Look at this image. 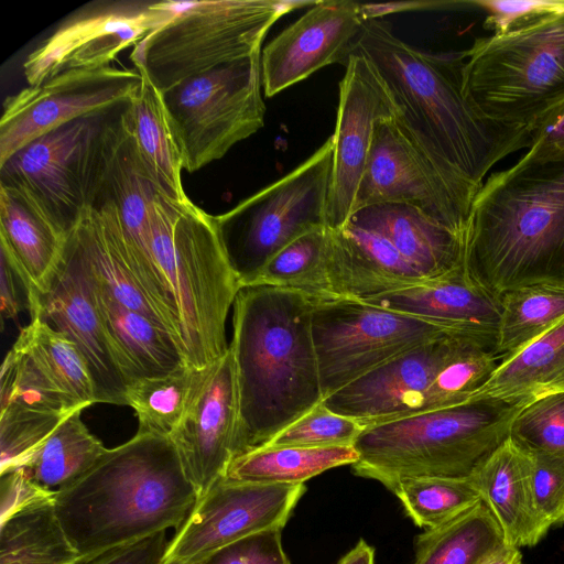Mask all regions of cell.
Wrapping results in <instances>:
<instances>
[{
	"label": "cell",
	"mask_w": 564,
	"mask_h": 564,
	"mask_svg": "<svg viewBox=\"0 0 564 564\" xmlns=\"http://www.w3.org/2000/svg\"><path fill=\"white\" fill-rule=\"evenodd\" d=\"M352 52L365 55L380 74L399 129L454 185L477 194L498 162L528 149V129L489 119L466 97L464 51H421L375 18L366 21Z\"/></svg>",
	"instance_id": "6da1fadb"
},
{
	"label": "cell",
	"mask_w": 564,
	"mask_h": 564,
	"mask_svg": "<svg viewBox=\"0 0 564 564\" xmlns=\"http://www.w3.org/2000/svg\"><path fill=\"white\" fill-rule=\"evenodd\" d=\"M314 305L305 294L278 286L238 291L229 344L238 397L234 458L263 447L323 401Z\"/></svg>",
	"instance_id": "7a4b0ae2"
},
{
	"label": "cell",
	"mask_w": 564,
	"mask_h": 564,
	"mask_svg": "<svg viewBox=\"0 0 564 564\" xmlns=\"http://www.w3.org/2000/svg\"><path fill=\"white\" fill-rule=\"evenodd\" d=\"M197 501L171 438L139 432L108 448L80 479L54 495L57 517L79 560L178 530Z\"/></svg>",
	"instance_id": "3957f363"
},
{
	"label": "cell",
	"mask_w": 564,
	"mask_h": 564,
	"mask_svg": "<svg viewBox=\"0 0 564 564\" xmlns=\"http://www.w3.org/2000/svg\"><path fill=\"white\" fill-rule=\"evenodd\" d=\"M465 273L499 296L564 286V161L514 163L485 180L470 208Z\"/></svg>",
	"instance_id": "277c9868"
},
{
	"label": "cell",
	"mask_w": 564,
	"mask_h": 564,
	"mask_svg": "<svg viewBox=\"0 0 564 564\" xmlns=\"http://www.w3.org/2000/svg\"><path fill=\"white\" fill-rule=\"evenodd\" d=\"M149 224L177 345L187 365L205 368L229 349L226 319L240 290L215 216L191 199L177 202L156 192Z\"/></svg>",
	"instance_id": "5b68a950"
},
{
	"label": "cell",
	"mask_w": 564,
	"mask_h": 564,
	"mask_svg": "<svg viewBox=\"0 0 564 564\" xmlns=\"http://www.w3.org/2000/svg\"><path fill=\"white\" fill-rule=\"evenodd\" d=\"M528 399L474 398L365 426L352 446L355 475L391 492L406 478L469 477L508 438Z\"/></svg>",
	"instance_id": "8992f818"
},
{
	"label": "cell",
	"mask_w": 564,
	"mask_h": 564,
	"mask_svg": "<svg viewBox=\"0 0 564 564\" xmlns=\"http://www.w3.org/2000/svg\"><path fill=\"white\" fill-rule=\"evenodd\" d=\"M315 1H172L171 14L130 54L134 68L162 93L219 66L261 52L270 28Z\"/></svg>",
	"instance_id": "52a82bcc"
},
{
	"label": "cell",
	"mask_w": 564,
	"mask_h": 564,
	"mask_svg": "<svg viewBox=\"0 0 564 564\" xmlns=\"http://www.w3.org/2000/svg\"><path fill=\"white\" fill-rule=\"evenodd\" d=\"M464 56L466 97L489 119L529 130L564 96V12L477 37Z\"/></svg>",
	"instance_id": "ba28073f"
},
{
	"label": "cell",
	"mask_w": 564,
	"mask_h": 564,
	"mask_svg": "<svg viewBox=\"0 0 564 564\" xmlns=\"http://www.w3.org/2000/svg\"><path fill=\"white\" fill-rule=\"evenodd\" d=\"M329 137L306 161L230 210L215 216L219 238L240 288L300 236L326 226L333 171Z\"/></svg>",
	"instance_id": "9c48e42d"
},
{
	"label": "cell",
	"mask_w": 564,
	"mask_h": 564,
	"mask_svg": "<svg viewBox=\"0 0 564 564\" xmlns=\"http://www.w3.org/2000/svg\"><path fill=\"white\" fill-rule=\"evenodd\" d=\"M261 52L191 77L162 93L184 170L221 159L263 127Z\"/></svg>",
	"instance_id": "30bf717a"
},
{
	"label": "cell",
	"mask_w": 564,
	"mask_h": 564,
	"mask_svg": "<svg viewBox=\"0 0 564 564\" xmlns=\"http://www.w3.org/2000/svg\"><path fill=\"white\" fill-rule=\"evenodd\" d=\"M312 335L324 399L408 350L458 336L431 321L350 299L315 302Z\"/></svg>",
	"instance_id": "8fae6325"
},
{
	"label": "cell",
	"mask_w": 564,
	"mask_h": 564,
	"mask_svg": "<svg viewBox=\"0 0 564 564\" xmlns=\"http://www.w3.org/2000/svg\"><path fill=\"white\" fill-rule=\"evenodd\" d=\"M113 110L34 139L0 165V182L29 189L68 235L90 206L100 134Z\"/></svg>",
	"instance_id": "7c38bea8"
},
{
	"label": "cell",
	"mask_w": 564,
	"mask_h": 564,
	"mask_svg": "<svg viewBox=\"0 0 564 564\" xmlns=\"http://www.w3.org/2000/svg\"><path fill=\"white\" fill-rule=\"evenodd\" d=\"M141 80L135 68L70 69L8 96L0 119V165L59 126L126 105Z\"/></svg>",
	"instance_id": "4fadbf2b"
},
{
	"label": "cell",
	"mask_w": 564,
	"mask_h": 564,
	"mask_svg": "<svg viewBox=\"0 0 564 564\" xmlns=\"http://www.w3.org/2000/svg\"><path fill=\"white\" fill-rule=\"evenodd\" d=\"M475 196L445 178L389 118L376 124L351 214L377 204H408L466 235Z\"/></svg>",
	"instance_id": "5bb4252c"
},
{
	"label": "cell",
	"mask_w": 564,
	"mask_h": 564,
	"mask_svg": "<svg viewBox=\"0 0 564 564\" xmlns=\"http://www.w3.org/2000/svg\"><path fill=\"white\" fill-rule=\"evenodd\" d=\"M171 14L170 0L110 1L88 6L64 20L22 64L29 85L58 73L109 66Z\"/></svg>",
	"instance_id": "9a60e30c"
},
{
	"label": "cell",
	"mask_w": 564,
	"mask_h": 564,
	"mask_svg": "<svg viewBox=\"0 0 564 564\" xmlns=\"http://www.w3.org/2000/svg\"><path fill=\"white\" fill-rule=\"evenodd\" d=\"M304 484H258L219 479L202 498L170 541L164 560L196 564L246 535L283 529ZM163 560V561H164Z\"/></svg>",
	"instance_id": "2e32d148"
},
{
	"label": "cell",
	"mask_w": 564,
	"mask_h": 564,
	"mask_svg": "<svg viewBox=\"0 0 564 564\" xmlns=\"http://www.w3.org/2000/svg\"><path fill=\"white\" fill-rule=\"evenodd\" d=\"M123 106L110 113L100 134L90 206L101 200L116 205L133 278L153 307L163 313L167 300L151 253L149 224L151 205L159 191L135 154L122 119Z\"/></svg>",
	"instance_id": "e0dca14e"
},
{
	"label": "cell",
	"mask_w": 564,
	"mask_h": 564,
	"mask_svg": "<svg viewBox=\"0 0 564 564\" xmlns=\"http://www.w3.org/2000/svg\"><path fill=\"white\" fill-rule=\"evenodd\" d=\"M339 84V104L334 139L333 171L326 209V226L341 228L349 219L364 173L376 124L393 118L394 106L373 64L352 52Z\"/></svg>",
	"instance_id": "ac0fdd59"
},
{
	"label": "cell",
	"mask_w": 564,
	"mask_h": 564,
	"mask_svg": "<svg viewBox=\"0 0 564 564\" xmlns=\"http://www.w3.org/2000/svg\"><path fill=\"white\" fill-rule=\"evenodd\" d=\"M35 317H41L76 344L94 378L98 403L127 405L128 381L107 337L97 304L94 273L73 232L68 234L63 260L48 292L41 299Z\"/></svg>",
	"instance_id": "d6986e66"
},
{
	"label": "cell",
	"mask_w": 564,
	"mask_h": 564,
	"mask_svg": "<svg viewBox=\"0 0 564 564\" xmlns=\"http://www.w3.org/2000/svg\"><path fill=\"white\" fill-rule=\"evenodd\" d=\"M238 424L235 364L230 349L198 370L185 414L170 436L202 498L234 459Z\"/></svg>",
	"instance_id": "ffe728a7"
},
{
	"label": "cell",
	"mask_w": 564,
	"mask_h": 564,
	"mask_svg": "<svg viewBox=\"0 0 564 564\" xmlns=\"http://www.w3.org/2000/svg\"><path fill=\"white\" fill-rule=\"evenodd\" d=\"M367 20L356 1H315L261 51L264 95L273 97L327 65H345Z\"/></svg>",
	"instance_id": "44dd1931"
},
{
	"label": "cell",
	"mask_w": 564,
	"mask_h": 564,
	"mask_svg": "<svg viewBox=\"0 0 564 564\" xmlns=\"http://www.w3.org/2000/svg\"><path fill=\"white\" fill-rule=\"evenodd\" d=\"M469 346L480 347L458 336L436 338L394 357L322 402L364 427L411 415L440 370Z\"/></svg>",
	"instance_id": "7402d4cb"
},
{
	"label": "cell",
	"mask_w": 564,
	"mask_h": 564,
	"mask_svg": "<svg viewBox=\"0 0 564 564\" xmlns=\"http://www.w3.org/2000/svg\"><path fill=\"white\" fill-rule=\"evenodd\" d=\"M67 237L29 189L0 182V250L29 289L31 318L61 265Z\"/></svg>",
	"instance_id": "603a6c76"
},
{
	"label": "cell",
	"mask_w": 564,
	"mask_h": 564,
	"mask_svg": "<svg viewBox=\"0 0 564 564\" xmlns=\"http://www.w3.org/2000/svg\"><path fill=\"white\" fill-rule=\"evenodd\" d=\"M365 302L436 323L496 355L500 296L473 282L465 272Z\"/></svg>",
	"instance_id": "cb8c5ba5"
},
{
	"label": "cell",
	"mask_w": 564,
	"mask_h": 564,
	"mask_svg": "<svg viewBox=\"0 0 564 564\" xmlns=\"http://www.w3.org/2000/svg\"><path fill=\"white\" fill-rule=\"evenodd\" d=\"M327 275L336 299L359 301L430 282L383 236L348 221L329 229Z\"/></svg>",
	"instance_id": "d4e9b609"
},
{
	"label": "cell",
	"mask_w": 564,
	"mask_h": 564,
	"mask_svg": "<svg viewBox=\"0 0 564 564\" xmlns=\"http://www.w3.org/2000/svg\"><path fill=\"white\" fill-rule=\"evenodd\" d=\"M348 223L383 236L427 281L465 272L466 235L436 223L408 204H377L352 213Z\"/></svg>",
	"instance_id": "484cf974"
},
{
	"label": "cell",
	"mask_w": 564,
	"mask_h": 564,
	"mask_svg": "<svg viewBox=\"0 0 564 564\" xmlns=\"http://www.w3.org/2000/svg\"><path fill=\"white\" fill-rule=\"evenodd\" d=\"M498 521L505 544L532 547L549 532L532 491V459L509 438L469 476Z\"/></svg>",
	"instance_id": "4316f807"
},
{
	"label": "cell",
	"mask_w": 564,
	"mask_h": 564,
	"mask_svg": "<svg viewBox=\"0 0 564 564\" xmlns=\"http://www.w3.org/2000/svg\"><path fill=\"white\" fill-rule=\"evenodd\" d=\"M94 280L107 337L128 384L139 378L167 375L187 364L165 328L121 305L101 285L95 273Z\"/></svg>",
	"instance_id": "83f0119b"
},
{
	"label": "cell",
	"mask_w": 564,
	"mask_h": 564,
	"mask_svg": "<svg viewBox=\"0 0 564 564\" xmlns=\"http://www.w3.org/2000/svg\"><path fill=\"white\" fill-rule=\"evenodd\" d=\"M141 77L139 89L122 108V119L141 166L154 187L167 198L185 202L189 198L182 183L184 160L163 94L145 75Z\"/></svg>",
	"instance_id": "f1b7e54d"
},
{
	"label": "cell",
	"mask_w": 564,
	"mask_h": 564,
	"mask_svg": "<svg viewBox=\"0 0 564 564\" xmlns=\"http://www.w3.org/2000/svg\"><path fill=\"white\" fill-rule=\"evenodd\" d=\"M564 391V319L500 361L474 398L528 399Z\"/></svg>",
	"instance_id": "f546056e"
},
{
	"label": "cell",
	"mask_w": 564,
	"mask_h": 564,
	"mask_svg": "<svg viewBox=\"0 0 564 564\" xmlns=\"http://www.w3.org/2000/svg\"><path fill=\"white\" fill-rule=\"evenodd\" d=\"M84 409L65 419L20 466L42 490L55 495L80 479L108 448L82 420Z\"/></svg>",
	"instance_id": "4dcf8cb0"
},
{
	"label": "cell",
	"mask_w": 564,
	"mask_h": 564,
	"mask_svg": "<svg viewBox=\"0 0 564 564\" xmlns=\"http://www.w3.org/2000/svg\"><path fill=\"white\" fill-rule=\"evenodd\" d=\"M79 555L57 517L54 496L0 520V564H76Z\"/></svg>",
	"instance_id": "1f68e13d"
},
{
	"label": "cell",
	"mask_w": 564,
	"mask_h": 564,
	"mask_svg": "<svg viewBox=\"0 0 564 564\" xmlns=\"http://www.w3.org/2000/svg\"><path fill=\"white\" fill-rule=\"evenodd\" d=\"M506 546L498 521L480 501L455 519L419 534L412 564H481Z\"/></svg>",
	"instance_id": "d6a6232c"
},
{
	"label": "cell",
	"mask_w": 564,
	"mask_h": 564,
	"mask_svg": "<svg viewBox=\"0 0 564 564\" xmlns=\"http://www.w3.org/2000/svg\"><path fill=\"white\" fill-rule=\"evenodd\" d=\"M354 446L270 447L263 446L234 458L224 479L258 484H304L328 469L352 465Z\"/></svg>",
	"instance_id": "836d02e7"
},
{
	"label": "cell",
	"mask_w": 564,
	"mask_h": 564,
	"mask_svg": "<svg viewBox=\"0 0 564 564\" xmlns=\"http://www.w3.org/2000/svg\"><path fill=\"white\" fill-rule=\"evenodd\" d=\"M500 326L496 355L500 361L564 319V286L532 284L500 294Z\"/></svg>",
	"instance_id": "e575fe53"
},
{
	"label": "cell",
	"mask_w": 564,
	"mask_h": 564,
	"mask_svg": "<svg viewBox=\"0 0 564 564\" xmlns=\"http://www.w3.org/2000/svg\"><path fill=\"white\" fill-rule=\"evenodd\" d=\"M45 369L56 384L77 404L98 403L88 364L66 335L41 317L32 318L15 340Z\"/></svg>",
	"instance_id": "d590c367"
},
{
	"label": "cell",
	"mask_w": 564,
	"mask_h": 564,
	"mask_svg": "<svg viewBox=\"0 0 564 564\" xmlns=\"http://www.w3.org/2000/svg\"><path fill=\"white\" fill-rule=\"evenodd\" d=\"M329 228L311 230L279 251L252 284L294 290L314 302L337 300L327 275Z\"/></svg>",
	"instance_id": "8d00e7d4"
},
{
	"label": "cell",
	"mask_w": 564,
	"mask_h": 564,
	"mask_svg": "<svg viewBox=\"0 0 564 564\" xmlns=\"http://www.w3.org/2000/svg\"><path fill=\"white\" fill-rule=\"evenodd\" d=\"M198 370L186 364L164 376L131 381L126 402L135 412L137 432L170 437L188 406Z\"/></svg>",
	"instance_id": "74e56055"
},
{
	"label": "cell",
	"mask_w": 564,
	"mask_h": 564,
	"mask_svg": "<svg viewBox=\"0 0 564 564\" xmlns=\"http://www.w3.org/2000/svg\"><path fill=\"white\" fill-rule=\"evenodd\" d=\"M392 492L412 521L425 530L455 519L481 501L470 477L406 478Z\"/></svg>",
	"instance_id": "f35d334b"
},
{
	"label": "cell",
	"mask_w": 564,
	"mask_h": 564,
	"mask_svg": "<svg viewBox=\"0 0 564 564\" xmlns=\"http://www.w3.org/2000/svg\"><path fill=\"white\" fill-rule=\"evenodd\" d=\"M8 406L46 412L87 409L70 399L18 343L7 352L1 366L0 410Z\"/></svg>",
	"instance_id": "ab89813d"
},
{
	"label": "cell",
	"mask_w": 564,
	"mask_h": 564,
	"mask_svg": "<svg viewBox=\"0 0 564 564\" xmlns=\"http://www.w3.org/2000/svg\"><path fill=\"white\" fill-rule=\"evenodd\" d=\"M499 364L500 359L491 351L477 346L465 348L440 370L413 414L469 400L488 381Z\"/></svg>",
	"instance_id": "60d3db41"
},
{
	"label": "cell",
	"mask_w": 564,
	"mask_h": 564,
	"mask_svg": "<svg viewBox=\"0 0 564 564\" xmlns=\"http://www.w3.org/2000/svg\"><path fill=\"white\" fill-rule=\"evenodd\" d=\"M75 411L46 412L20 406L1 409L0 473L23 464L55 429Z\"/></svg>",
	"instance_id": "b9f144b4"
},
{
	"label": "cell",
	"mask_w": 564,
	"mask_h": 564,
	"mask_svg": "<svg viewBox=\"0 0 564 564\" xmlns=\"http://www.w3.org/2000/svg\"><path fill=\"white\" fill-rule=\"evenodd\" d=\"M509 440L528 454L564 455V391L525 404L511 423Z\"/></svg>",
	"instance_id": "7bdbcfd3"
},
{
	"label": "cell",
	"mask_w": 564,
	"mask_h": 564,
	"mask_svg": "<svg viewBox=\"0 0 564 564\" xmlns=\"http://www.w3.org/2000/svg\"><path fill=\"white\" fill-rule=\"evenodd\" d=\"M365 427L351 417L328 410L323 402L289 425L267 445L270 447L352 446Z\"/></svg>",
	"instance_id": "ee69618b"
},
{
	"label": "cell",
	"mask_w": 564,
	"mask_h": 564,
	"mask_svg": "<svg viewBox=\"0 0 564 564\" xmlns=\"http://www.w3.org/2000/svg\"><path fill=\"white\" fill-rule=\"evenodd\" d=\"M536 512L546 528L564 524V455L530 454Z\"/></svg>",
	"instance_id": "f6af8a7d"
},
{
	"label": "cell",
	"mask_w": 564,
	"mask_h": 564,
	"mask_svg": "<svg viewBox=\"0 0 564 564\" xmlns=\"http://www.w3.org/2000/svg\"><path fill=\"white\" fill-rule=\"evenodd\" d=\"M468 4L486 12L484 28L492 34H503L564 12V0H473Z\"/></svg>",
	"instance_id": "bcb514c9"
},
{
	"label": "cell",
	"mask_w": 564,
	"mask_h": 564,
	"mask_svg": "<svg viewBox=\"0 0 564 564\" xmlns=\"http://www.w3.org/2000/svg\"><path fill=\"white\" fill-rule=\"evenodd\" d=\"M196 564H290L282 547L281 529L262 530L236 540Z\"/></svg>",
	"instance_id": "7dc6e473"
},
{
	"label": "cell",
	"mask_w": 564,
	"mask_h": 564,
	"mask_svg": "<svg viewBox=\"0 0 564 564\" xmlns=\"http://www.w3.org/2000/svg\"><path fill=\"white\" fill-rule=\"evenodd\" d=\"M530 141L518 165L564 161V96L529 128Z\"/></svg>",
	"instance_id": "c3c4849f"
},
{
	"label": "cell",
	"mask_w": 564,
	"mask_h": 564,
	"mask_svg": "<svg viewBox=\"0 0 564 564\" xmlns=\"http://www.w3.org/2000/svg\"><path fill=\"white\" fill-rule=\"evenodd\" d=\"M169 544L165 531H160L96 556L79 560L76 564H161Z\"/></svg>",
	"instance_id": "681fc988"
},
{
	"label": "cell",
	"mask_w": 564,
	"mask_h": 564,
	"mask_svg": "<svg viewBox=\"0 0 564 564\" xmlns=\"http://www.w3.org/2000/svg\"><path fill=\"white\" fill-rule=\"evenodd\" d=\"M0 520L45 497L54 496L34 485L20 468L0 473Z\"/></svg>",
	"instance_id": "f907efd6"
},
{
	"label": "cell",
	"mask_w": 564,
	"mask_h": 564,
	"mask_svg": "<svg viewBox=\"0 0 564 564\" xmlns=\"http://www.w3.org/2000/svg\"><path fill=\"white\" fill-rule=\"evenodd\" d=\"M0 272V314L3 328L6 319L17 321L22 311H30V292L22 276L1 250Z\"/></svg>",
	"instance_id": "816d5d0a"
},
{
	"label": "cell",
	"mask_w": 564,
	"mask_h": 564,
	"mask_svg": "<svg viewBox=\"0 0 564 564\" xmlns=\"http://www.w3.org/2000/svg\"><path fill=\"white\" fill-rule=\"evenodd\" d=\"M337 564H375V550L360 539Z\"/></svg>",
	"instance_id": "f5cc1de1"
},
{
	"label": "cell",
	"mask_w": 564,
	"mask_h": 564,
	"mask_svg": "<svg viewBox=\"0 0 564 564\" xmlns=\"http://www.w3.org/2000/svg\"><path fill=\"white\" fill-rule=\"evenodd\" d=\"M481 564H524L520 549L506 546Z\"/></svg>",
	"instance_id": "db71d44e"
},
{
	"label": "cell",
	"mask_w": 564,
	"mask_h": 564,
	"mask_svg": "<svg viewBox=\"0 0 564 564\" xmlns=\"http://www.w3.org/2000/svg\"><path fill=\"white\" fill-rule=\"evenodd\" d=\"M161 564H191V563H185V562H181V561H176V560H164Z\"/></svg>",
	"instance_id": "11a10c76"
}]
</instances>
